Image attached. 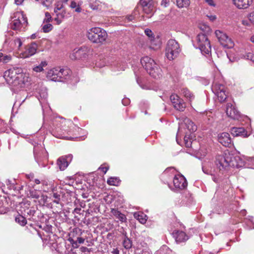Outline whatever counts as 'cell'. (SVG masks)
<instances>
[{
    "mask_svg": "<svg viewBox=\"0 0 254 254\" xmlns=\"http://www.w3.org/2000/svg\"><path fill=\"white\" fill-rule=\"evenodd\" d=\"M57 164L58 165L59 167L60 168V169L62 171L66 169L67 168V167L68 166L69 163L68 161H67L66 159H59L58 161L57 162Z\"/></svg>",
    "mask_w": 254,
    "mask_h": 254,
    "instance_id": "44dd1931",
    "label": "cell"
},
{
    "mask_svg": "<svg viewBox=\"0 0 254 254\" xmlns=\"http://www.w3.org/2000/svg\"><path fill=\"white\" fill-rule=\"evenodd\" d=\"M177 5L178 7L180 8H186L189 6L190 1L189 0H177Z\"/></svg>",
    "mask_w": 254,
    "mask_h": 254,
    "instance_id": "d4e9b609",
    "label": "cell"
},
{
    "mask_svg": "<svg viewBox=\"0 0 254 254\" xmlns=\"http://www.w3.org/2000/svg\"><path fill=\"white\" fill-rule=\"evenodd\" d=\"M52 29H53V26L50 24H48L45 25L44 27H43V31L45 32H50V31H51Z\"/></svg>",
    "mask_w": 254,
    "mask_h": 254,
    "instance_id": "83f0119b",
    "label": "cell"
},
{
    "mask_svg": "<svg viewBox=\"0 0 254 254\" xmlns=\"http://www.w3.org/2000/svg\"><path fill=\"white\" fill-rule=\"evenodd\" d=\"M173 236L177 242H185L188 239L187 236L186 234L181 231H175L173 233Z\"/></svg>",
    "mask_w": 254,
    "mask_h": 254,
    "instance_id": "5bb4252c",
    "label": "cell"
},
{
    "mask_svg": "<svg viewBox=\"0 0 254 254\" xmlns=\"http://www.w3.org/2000/svg\"><path fill=\"white\" fill-rule=\"evenodd\" d=\"M181 52L180 47L176 41L171 39L166 45L165 54L168 60L173 61L178 57Z\"/></svg>",
    "mask_w": 254,
    "mask_h": 254,
    "instance_id": "5b68a950",
    "label": "cell"
},
{
    "mask_svg": "<svg viewBox=\"0 0 254 254\" xmlns=\"http://www.w3.org/2000/svg\"><path fill=\"white\" fill-rule=\"evenodd\" d=\"M87 36L90 41L94 43H102L107 39V34L101 28L93 27L88 31Z\"/></svg>",
    "mask_w": 254,
    "mask_h": 254,
    "instance_id": "277c9868",
    "label": "cell"
},
{
    "mask_svg": "<svg viewBox=\"0 0 254 254\" xmlns=\"http://www.w3.org/2000/svg\"><path fill=\"white\" fill-rule=\"evenodd\" d=\"M194 140V137L192 133H187L184 137L185 146L187 148H190L192 146L193 140Z\"/></svg>",
    "mask_w": 254,
    "mask_h": 254,
    "instance_id": "ffe728a7",
    "label": "cell"
},
{
    "mask_svg": "<svg viewBox=\"0 0 254 254\" xmlns=\"http://www.w3.org/2000/svg\"><path fill=\"white\" fill-rule=\"evenodd\" d=\"M15 220L17 223H18V224H20V225L22 226V227L25 226L27 224V220L24 217L21 216V215H18L15 217Z\"/></svg>",
    "mask_w": 254,
    "mask_h": 254,
    "instance_id": "cb8c5ba5",
    "label": "cell"
},
{
    "mask_svg": "<svg viewBox=\"0 0 254 254\" xmlns=\"http://www.w3.org/2000/svg\"><path fill=\"white\" fill-rule=\"evenodd\" d=\"M140 3L146 13H150L153 10V0H140Z\"/></svg>",
    "mask_w": 254,
    "mask_h": 254,
    "instance_id": "9a60e30c",
    "label": "cell"
},
{
    "mask_svg": "<svg viewBox=\"0 0 254 254\" xmlns=\"http://www.w3.org/2000/svg\"><path fill=\"white\" fill-rule=\"evenodd\" d=\"M248 18L249 20L251 21V22L254 24V13H251L249 14Z\"/></svg>",
    "mask_w": 254,
    "mask_h": 254,
    "instance_id": "f546056e",
    "label": "cell"
},
{
    "mask_svg": "<svg viewBox=\"0 0 254 254\" xmlns=\"http://www.w3.org/2000/svg\"><path fill=\"white\" fill-rule=\"evenodd\" d=\"M72 74L71 69L67 67L60 66L50 69L46 75L47 78L52 81L62 82L69 78Z\"/></svg>",
    "mask_w": 254,
    "mask_h": 254,
    "instance_id": "3957f363",
    "label": "cell"
},
{
    "mask_svg": "<svg viewBox=\"0 0 254 254\" xmlns=\"http://www.w3.org/2000/svg\"><path fill=\"white\" fill-rule=\"evenodd\" d=\"M227 113L230 118H232V119H238V118L239 117V114L237 110L235 109L233 106L230 103L227 105Z\"/></svg>",
    "mask_w": 254,
    "mask_h": 254,
    "instance_id": "4fadbf2b",
    "label": "cell"
},
{
    "mask_svg": "<svg viewBox=\"0 0 254 254\" xmlns=\"http://www.w3.org/2000/svg\"><path fill=\"white\" fill-rule=\"evenodd\" d=\"M247 58L249 59H250V60H251L253 62H254V55L252 54H249L247 55Z\"/></svg>",
    "mask_w": 254,
    "mask_h": 254,
    "instance_id": "4dcf8cb0",
    "label": "cell"
},
{
    "mask_svg": "<svg viewBox=\"0 0 254 254\" xmlns=\"http://www.w3.org/2000/svg\"><path fill=\"white\" fill-rule=\"evenodd\" d=\"M24 1V0H15V3L17 5L21 4Z\"/></svg>",
    "mask_w": 254,
    "mask_h": 254,
    "instance_id": "1f68e13d",
    "label": "cell"
},
{
    "mask_svg": "<svg viewBox=\"0 0 254 254\" xmlns=\"http://www.w3.org/2000/svg\"><path fill=\"white\" fill-rule=\"evenodd\" d=\"M253 0H233L234 4L239 9H245L250 7Z\"/></svg>",
    "mask_w": 254,
    "mask_h": 254,
    "instance_id": "7c38bea8",
    "label": "cell"
},
{
    "mask_svg": "<svg viewBox=\"0 0 254 254\" xmlns=\"http://www.w3.org/2000/svg\"><path fill=\"white\" fill-rule=\"evenodd\" d=\"M173 184L177 189L183 190L187 187L188 183L183 175L178 174L174 178Z\"/></svg>",
    "mask_w": 254,
    "mask_h": 254,
    "instance_id": "30bf717a",
    "label": "cell"
},
{
    "mask_svg": "<svg viewBox=\"0 0 254 254\" xmlns=\"http://www.w3.org/2000/svg\"><path fill=\"white\" fill-rule=\"evenodd\" d=\"M76 6V3L75 2H72L71 4V7H72V8H75Z\"/></svg>",
    "mask_w": 254,
    "mask_h": 254,
    "instance_id": "836d02e7",
    "label": "cell"
},
{
    "mask_svg": "<svg viewBox=\"0 0 254 254\" xmlns=\"http://www.w3.org/2000/svg\"><path fill=\"white\" fill-rule=\"evenodd\" d=\"M134 217L135 218L139 221V222H140V223L145 224L147 220H148V217L147 216L143 214L142 212L140 211H138L134 214Z\"/></svg>",
    "mask_w": 254,
    "mask_h": 254,
    "instance_id": "e0dca14e",
    "label": "cell"
},
{
    "mask_svg": "<svg viewBox=\"0 0 254 254\" xmlns=\"http://www.w3.org/2000/svg\"><path fill=\"white\" fill-rule=\"evenodd\" d=\"M184 122L186 125V126L188 129L190 130L191 133H194L197 130V127L193 121H191L188 118H185L184 119Z\"/></svg>",
    "mask_w": 254,
    "mask_h": 254,
    "instance_id": "2e32d148",
    "label": "cell"
},
{
    "mask_svg": "<svg viewBox=\"0 0 254 254\" xmlns=\"http://www.w3.org/2000/svg\"><path fill=\"white\" fill-rule=\"evenodd\" d=\"M251 40L253 42H254V35H253V36L251 38Z\"/></svg>",
    "mask_w": 254,
    "mask_h": 254,
    "instance_id": "e575fe53",
    "label": "cell"
},
{
    "mask_svg": "<svg viewBox=\"0 0 254 254\" xmlns=\"http://www.w3.org/2000/svg\"><path fill=\"white\" fill-rule=\"evenodd\" d=\"M132 242L130 241V240L128 239V238L126 237L124 242V247L127 249H128L132 247Z\"/></svg>",
    "mask_w": 254,
    "mask_h": 254,
    "instance_id": "4316f807",
    "label": "cell"
},
{
    "mask_svg": "<svg viewBox=\"0 0 254 254\" xmlns=\"http://www.w3.org/2000/svg\"><path fill=\"white\" fill-rule=\"evenodd\" d=\"M4 77L9 85L14 86H24L30 81L29 74L25 69L13 68L5 72Z\"/></svg>",
    "mask_w": 254,
    "mask_h": 254,
    "instance_id": "6da1fadb",
    "label": "cell"
},
{
    "mask_svg": "<svg viewBox=\"0 0 254 254\" xmlns=\"http://www.w3.org/2000/svg\"><path fill=\"white\" fill-rule=\"evenodd\" d=\"M90 51L87 47H82L74 50L70 55V58L72 60H80L86 58L90 54Z\"/></svg>",
    "mask_w": 254,
    "mask_h": 254,
    "instance_id": "ba28073f",
    "label": "cell"
},
{
    "mask_svg": "<svg viewBox=\"0 0 254 254\" xmlns=\"http://www.w3.org/2000/svg\"><path fill=\"white\" fill-rule=\"evenodd\" d=\"M199 27L200 29H201V31H204V33L207 34H210L211 33V30L210 28V27L208 26L205 25V24H200L199 25Z\"/></svg>",
    "mask_w": 254,
    "mask_h": 254,
    "instance_id": "484cf974",
    "label": "cell"
},
{
    "mask_svg": "<svg viewBox=\"0 0 254 254\" xmlns=\"http://www.w3.org/2000/svg\"><path fill=\"white\" fill-rule=\"evenodd\" d=\"M231 133L233 136H242L246 135L247 131L243 128H233L231 130Z\"/></svg>",
    "mask_w": 254,
    "mask_h": 254,
    "instance_id": "d6986e66",
    "label": "cell"
},
{
    "mask_svg": "<svg viewBox=\"0 0 254 254\" xmlns=\"http://www.w3.org/2000/svg\"><path fill=\"white\" fill-rule=\"evenodd\" d=\"M206 1H207V3H208V4H210V5L214 6V3L213 0H206Z\"/></svg>",
    "mask_w": 254,
    "mask_h": 254,
    "instance_id": "d6a6232c",
    "label": "cell"
},
{
    "mask_svg": "<svg viewBox=\"0 0 254 254\" xmlns=\"http://www.w3.org/2000/svg\"><path fill=\"white\" fill-rule=\"evenodd\" d=\"M109 185L111 186H119L121 184V180L119 178H110L107 181Z\"/></svg>",
    "mask_w": 254,
    "mask_h": 254,
    "instance_id": "603a6c76",
    "label": "cell"
},
{
    "mask_svg": "<svg viewBox=\"0 0 254 254\" xmlns=\"http://www.w3.org/2000/svg\"><path fill=\"white\" fill-rule=\"evenodd\" d=\"M215 34L221 44L224 47L228 49L232 48L234 46V43L232 39L221 31H215Z\"/></svg>",
    "mask_w": 254,
    "mask_h": 254,
    "instance_id": "52a82bcc",
    "label": "cell"
},
{
    "mask_svg": "<svg viewBox=\"0 0 254 254\" xmlns=\"http://www.w3.org/2000/svg\"><path fill=\"white\" fill-rule=\"evenodd\" d=\"M112 212L113 214L117 217V218H119L120 220L124 222L126 221V217H125V215L124 214H121L119 211H118L117 210H112Z\"/></svg>",
    "mask_w": 254,
    "mask_h": 254,
    "instance_id": "7402d4cb",
    "label": "cell"
},
{
    "mask_svg": "<svg viewBox=\"0 0 254 254\" xmlns=\"http://www.w3.org/2000/svg\"><path fill=\"white\" fill-rule=\"evenodd\" d=\"M140 62L143 68L151 77L157 80L161 79L162 78V71L151 58L143 57L141 59Z\"/></svg>",
    "mask_w": 254,
    "mask_h": 254,
    "instance_id": "7a4b0ae2",
    "label": "cell"
},
{
    "mask_svg": "<svg viewBox=\"0 0 254 254\" xmlns=\"http://www.w3.org/2000/svg\"><path fill=\"white\" fill-rule=\"evenodd\" d=\"M145 34L149 37L153 38V31L150 29H146V31H145Z\"/></svg>",
    "mask_w": 254,
    "mask_h": 254,
    "instance_id": "f1b7e54d",
    "label": "cell"
},
{
    "mask_svg": "<svg viewBox=\"0 0 254 254\" xmlns=\"http://www.w3.org/2000/svg\"><path fill=\"white\" fill-rule=\"evenodd\" d=\"M170 100L176 110L180 112L185 111L186 108V103L178 95L172 94L170 96Z\"/></svg>",
    "mask_w": 254,
    "mask_h": 254,
    "instance_id": "9c48e42d",
    "label": "cell"
},
{
    "mask_svg": "<svg viewBox=\"0 0 254 254\" xmlns=\"http://www.w3.org/2000/svg\"><path fill=\"white\" fill-rule=\"evenodd\" d=\"M218 141L225 147H230L231 144V139L229 134L227 133H220L218 137Z\"/></svg>",
    "mask_w": 254,
    "mask_h": 254,
    "instance_id": "8fae6325",
    "label": "cell"
},
{
    "mask_svg": "<svg viewBox=\"0 0 254 254\" xmlns=\"http://www.w3.org/2000/svg\"><path fill=\"white\" fill-rule=\"evenodd\" d=\"M217 95L218 97V100H220V101L221 102L225 101V100L227 99V91L225 89L222 88H218V90H217Z\"/></svg>",
    "mask_w": 254,
    "mask_h": 254,
    "instance_id": "ac0fdd59",
    "label": "cell"
},
{
    "mask_svg": "<svg viewBox=\"0 0 254 254\" xmlns=\"http://www.w3.org/2000/svg\"><path fill=\"white\" fill-rule=\"evenodd\" d=\"M197 39L201 50L207 54H210L211 52V46L207 37L204 34L201 33L198 35Z\"/></svg>",
    "mask_w": 254,
    "mask_h": 254,
    "instance_id": "8992f818",
    "label": "cell"
}]
</instances>
